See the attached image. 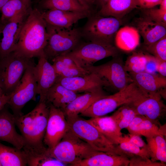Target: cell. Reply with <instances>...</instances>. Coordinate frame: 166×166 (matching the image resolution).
Returning a JSON list of instances; mask_svg holds the SVG:
<instances>
[{
    "instance_id": "cell-1",
    "label": "cell",
    "mask_w": 166,
    "mask_h": 166,
    "mask_svg": "<svg viewBox=\"0 0 166 166\" xmlns=\"http://www.w3.org/2000/svg\"><path fill=\"white\" fill-rule=\"evenodd\" d=\"M47 24L39 9H30L22 26L15 52L29 58L39 57L44 53L48 35Z\"/></svg>"
},
{
    "instance_id": "cell-2",
    "label": "cell",
    "mask_w": 166,
    "mask_h": 166,
    "mask_svg": "<svg viewBox=\"0 0 166 166\" xmlns=\"http://www.w3.org/2000/svg\"><path fill=\"white\" fill-rule=\"evenodd\" d=\"M49 113V106L46 102L39 101L35 107L27 114L14 117L16 125L25 142L23 147L42 150L46 147L43 140Z\"/></svg>"
},
{
    "instance_id": "cell-3",
    "label": "cell",
    "mask_w": 166,
    "mask_h": 166,
    "mask_svg": "<svg viewBox=\"0 0 166 166\" xmlns=\"http://www.w3.org/2000/svg\"><path fill=\"white\" fill-rule=\"evenodd\" d=\"M50 156L66 165L73 166L94 155L97 151L69 129L51 150Z\"/></svg>"
},
{
    "instance_id": "cell-4",
    "label": "cell",
    "mask_w": 166,
    "mask_h": 166,
    "mask_svg": "<svg viewBox=\"0 0 166 166\" xmlns=\"http://www.w3.org/2000/svg\"><path fill=\"white\" fill-rule=\"evenodd\" d=\"M47 24V23H46ZM48 35L44 55L48 60L70 52L81 42V30L72 27L65 28L47 24Z\"/></svg>"
},
{
    "instance_id": "cell-5",
    "label": "cell",
    "mask_w": 166,
    "mask_h": 166,
    "mask_svg": "<svg viewBox=\"0 0 166 166\" xmlns=\"http://www.w3.org/2000/svg\"><path fill=\"white\" fill-rule=\"evenodd\" d=\"M143 92V91L132 82L117 93L107 95L96 101L80 115L90 118L102 116L120 106L132 103Z\"/></svg>"
},
{
    "instance_id": "cell-6",
    "label": "cell",
    "mask_w": 166,
    "mask_h": 166,
    "mask_svg": "<svg viewBox=\"0 0 166 166\" xmlns=\"http://www.w3.org/2000/svg\"><path fill=\"white\" fill-rule=\"evenodd\" d=\"M122 23L121 19L103 17L97 13L91 15L81 30L82 37L89 42L114 45L115 35Z\"/></svg>"
},
{
    "instance_id": "cell-7",
    "label": "cell",
    "mask_w": 166,
    "mask_h": 166,
    "mask_svg": "<svg viewBox=\"0 0 166 166\" xmlns=\"http://www.w3.org/2000/svg\"><path fill=\"white\" fill-rule=\"evenodd\" d=\"M33 58L13 51L0 61V86L4 94L14 90L26 69L34 63Z\"/></svg>"
},
{
    "instance_id": "cell-8",
    "label": "cell",
    "mask_w": 166,
    "mask_h": 166,
    "mask_svg": "<svg viewBox=\"0 0 166 166\" xmlns=\"http://www.w3.org/2000/svg\"><path fill=\"white\" fill-rule=\"evenodd\" d=\"M118 48L114 45L89 42L81 43L70 52L65 54L79 67L85 69L104 58L118 55Z\"/></svg>"
},
{
    "instance_id": "cell-9",
    "label": "cell",
    "mask_w": 166,
    "mask_h": 166,
    "mask_svg": "<svg viewBox=\"0 0 166 166\" xmlns=\"http://www.w3.org/2000/svg\"><path fill=\"white\" fill-rule=\"evenodd\" d=\"M70 129L95 150L117 153L116 145L106 138L88 120L80 117L66 119Z\"/></svg>"
},
{
    "instance_id": "cell-10",
    "label": "cell",
    "mask_w": 166,
    "mask_h": 166,
    "mask_svg": "<svg viewBox=\"0 0 166 166\" xmlns=\"http://www.w3.org/2000/svg\"><path fill=\"white\" fill-rule=\"evenodd\" d=\"M35 65L34 63L26 69L7 104L15 117L23 114L22 110L28 102L36 100L38 93L37 84L33 71Z\"/></svg>"
},
{
    "instance_id": "cell-11",
    "label": "cell",
    "mask_w": 166,
    "mask_h": 166,
    "mask_svg": "<svg viewBox=\"0 0 166 166\" xmlns=\"http://www.w3.org/2000/svg\"><path fill=\"white\" fill-rule=\"evenodd\" d=\"M117 56L105 63L98 65H93L85 69L96 74L106 81L109 86L119 90L133 81L125 70L123 61Z\"/></svg>"
},
{
    "instance_id": "cell-12",
    "label": "cell",
    "mask_w": 166,
    "mask_h": 166,
    "mask_svg": "<svg viewBox=\"0 0 166 166\" xmlns=\"http://www.w3.org/2000/svg\"><path fill=\"white\" fill-rule=\"evenodd\" d=\"M48 104L49 113L43 142L47 150L50 151L61 141L70 128L63 111L50 104Z\"/></svg>"
},
{
    "instance_id": "cell-13",
    "label": "cell",
    "mask_w": 166,
    "mask_h": 166,
    "mask_svg": "<svg viewBox=\"0 0 166 166\" xmlns=\"http://www.w3.org/2000/svg\"><path fill=\"white\" fill-rule=\"evenodd\" d=\"M129 104L134 108L137 115L156 123L166 110V106L159 92L148 93L143 91L137 100Z\"/></svg>"
},
{
    "instance_id": "cell-14",
    "label": "cell",
    "mask_w": 166,
    "mask_h": 166,
    "mask_svg": "<svg viewBox=\"0 0 166 166\" xmlns=\"http://www.w3.org/2000/svg\"><path fill=\"white\" fill-rule=\"evenodd\" d=\"M55 82L77 93L101 92L104 91L103 87L109 86L106 81L96 74L90 72L83 76L72 77H57Z\"/></svg>"
},
{
    "instance_id": "cell-15",
    "label": "cell",
    "mask_w": 166,
    "mask_h": 166,
    "mask_svg": "<svg viewBox=\"0 0 166 166\" xmlns=\"http://www.w3.org/2000/svg\"><path fill=\"white\" fill-rule=\"evenodd\" d=\"M26 15H17L0 21V61L14 51L19 32Z\"/></svg>"
},
{
    "instance_id": "cell-16",
    "label": "cell",
    "mask_w": 166,
    "mask_h": 166,
    "mask_svg": "<svg viewBox=\"0 0 166 166\" xmlns=\"http://www.w3.org/2000/svg\"><path fill=\"white\" fill-rule=\"evenodd\" d=\"M33 71L37 84L38 94L40 95L39 101L46 102L47 93L56 81V72L44 53L39 57L38 63L34 67Z\"/></svg>"
},
{
    "instance_id": "cell-17",
    "label": "cell",
    "mask_w": 166,
    "mask_h": 166,
    "mask_svg": "<svg viewBox=\"0 0 166 166\" xmlns=\"http://www.w3.org/2000/svg\"><path fill=\"white\" fill-rule=\"evenodd\" d=\"M42 13L47 24L65 28L73 27L79 20L91 15L90 11H73L54 9L46 10Z\"/></svg>"
},
{
    "instance_id": "cell-18",
    "label": "cell",
    "mask_w": 166,
    "mask_h": 166,
    "mask_svg": "<svg viewBox=\"0 0 166 166\" xmlns=\"http://www.w3.org/2000/svg\"><path fill=\"white\" fill-rule=\"evenodd\" d=\"M15 118L6 108L0 111V140L12 144L14 147L22 149L25 144L24 139L15 128Z\"/></svg>"
},
{
    "instance_id": "cell-19",
    "label": "cell",
    "mask_w": 166,
    "mask_h": 166,
    "mask_svg": "<svg viewBox=\"0 0 166 166\" xmlns=\"http://www.w3.org/2000/svg\"><path fill=\"white\" fill-rule=\"evenodd\" d=\"M135 27L144 40V46L166 36V27L142 16L136 19Z\"/></svg>"
},
{
    "instance_id": "cell-20",
    "label": "cell",
    "mask_w": 166,
    "mask_h": 166,
    "mask_svg": "<svg viewBox=\"0 0 166 166\" xmlns=\"http://www.w3.org/2000/svg\"><path fill=\"white\" fill-rule=\"evenodd\" d=\"M129 162V158L124 155L97 151L73 166H128Z\"/></svg>"
},
{
    "instance_id": "cell-21",
    "label": "cell",
    "mask_w": 166,
    "mask_h": 166,
    "mask_svg": "<svg viewBox=\"0 0 166 166\" xmlns=\"http://www.w3.org/2000/svg\"><path fill=\"white\" fill-rule=\"evenodd\" d=\"M88 121L116 145L126 140V135L123 136L121 130L111 116L92 117Z\"/></svg>"
},
{
    "instance_id": "cell-22",
    "label": "cell",
    "mask_w": 166,
    "mask_h": 166,
    "mask_svg": "<svg viewBox=\"0 0 166 166\" xmlns=\"http://www.w3.org/2000/svg\"><path fill=\"white\" fill-rule=\"evenodd\" d=\"M106 96L104 91L96 93H85L77 97L63 111L66 119L78 117L95 101Z\"/></svg>"
},
{
    "instance_id": "cell-23",
    "label": "cell",
    "mask_w": 166,
    "mask_h": 166,
    "mask_svg": "<svg viewBox=\"0 0 166 166\" xmlns=\"http://www.w3.org/2000/svg\"><path fill=\"white\" fill-rule=\"evenodd\" d=\"M134 82L141 90L148 93L159 92L166 86L165 77L145 72L128 73Z\"/></svg>"
},
{
    "instance_id": "cell-24",
    "label": "cell",
    "mask_w": 166,
    "mask_h": 166,
    "mask_svg": "<svg viewBox=\"0 0 166 166\" xmlns=\"http://www.w3.org/2000/svg\"><path fill=\"white\" fill-rule=\"evenodd\" d=\"M81 94L55 82L48 90L45 101L63 111L69 103Z\"/></svg>"
},
{
    "instance_id": "cell-25",
    "label": "cell",
    "mask_w": 166,
    "mask_h": 166,
    "mask_svg": "<svg viewBox=\"0 0 166 166\" xmlns=\"http://www.w3.org/2000/svg\"><path fill=\"white\" fill-rule=\"evenodd\" d=\"M137 6V0H109L97 14L103 17L121 19Z\"/></svg>"
},
{
    "instance_id": "cell-26",
    "label": "cell",
    "mask_w": 166,
    "mask_h": 166,
    "mask_svg": "<svg viewBox=\"0 0 166 166\" xmlns=\"http://www.w3.org/2000/svg\"><path fill=\"white\" fill-rule=\"evenodd\" d=\"M140 35L134 26H126L119 29L115 36L116 47L123 51L131 52L139 45Z\"/></svg>"
},
{
    "instance_id": "cell-27",
    "label": "cell",
    "mask_w": 166,
    "mask_h": 166,
    "mask_svg": "<svg viewBox=\"0 0 166 166\" xmlns=\"http://www.w3.org/2000/svg\"><path fill=\"white\" fill-rule=\"evenodd\" d=\"M126 129L129 134L143 136L146 138L158 135H164L157 123L139 115L135 117Z\"/></svg>"
},
{
    "instance_id": "cell-28",
    "label": "cell",
    "mask_w": 166,
    "mask_h": 166,
    "mask_svg": "<svg viewBox=\"0 0 166 166\" xmlns=\"http://www.w3.org/2000/svg\"><path fill=\"white\" fill-rule=\"evenodd\" d=\"M27 164L30 166H64L66 164L49 156L47 148L39 151L23 148Z\"/></svg>"
},
{
    "instance_id": "cell-29",
    "label": "cell",
    "mask_w": 166,
    "mask_h": 166,
    "mask_svg": "<svg viewBox=\"0 0 166 166\" xmlns=\"http://www.w3.org/2000/svg\"><path fill=\"white\" fill-rule=\"evenodd\" d=\"M0 163L2 166H25L27 165L22 149L5 145L0 143Z\"/></svg>"
},
{
    "instance_id": "cell-30",
    "label": "cell",
    "mask_w": 166,
    "mask_h": 166,
    "mask_svg": "<svg viewBox=\"0 0 166 166\" xmlns=\"http://www.w3.org/2000/svg\"><path fill=\"white\" fill-rule=\"evenodd\" d=\"M150 159L153 161L166 162V142L164 136L158 135L146 138Z\"/></svg>"
},
{
    "instance_id": "cell-31",
    "label": "cell",
    "mask_w": 166,
    "mask_h": 166,
    "mask_svg": "<svg viewBox=\"0 0 166 166\" xmlns=\"http://www.w3.org/2000/svg\"><path fill=\"white\" fill-rule=\"evenodd\" d=\"M24 0H8L1 9L0 21L5 22L17 15H26L31 8Z\"/></svg>"
},
{
    "instance_id": "cell-32",
    "label": "cell",
    "mask_w": 166,
    "mask_h": 166,
    "mask_svg": "<svg viewBox=\"0 0 166 166\" xmlns=\"http://www.w3.org/2000/svg\"><path fill=\"white\" fill-rule=\"evenodd\" d=\"M41 4L42 7L46 10L54 9L73 11H90L77 0H42Z\"/></svg>"
},
{
    "instance_id": "cell-33",
    "label": "cell",
    "mask_w": 166,
    "mask_h": 166,
    "mask_svg": "<svg viewBox=\"0 0 166 166\" xmlns=\"http://www.w3.org/2000/svg\"><path fill=\"white\" fill-rule=\"evenodd\" d=\"M137 115L134 108L127 104L121 106L111 116L121 130L126 128Z\"/></svg>"
},
{
    "instance_id": "cell-34",
    "label": "cell",
    "mask_w": 166,
    "mask_h": 166,
    "mask_svg": "<svg viewBox=\"0 0 166 166\" xmlns=\"http://www.w3.org/2000/svg\"><path fill=\"white\" fill-rule=\"evenodd\" d=\"M52 61V64L57 74V77H72L86 75L90 72L81 67L70 68L65 65L59 58L56 57Z\"/></svg>"
},
{
    "instance_id": "cell-35",
    "label": "cell",
    "mask_w": 166,
    "mask_h": 166,
    "mask_svg": "<svg viewBox=\"0 0 166 166\" xmlns=\"http://www.w3.org/2000/svg\"><path fill=\"white\" fill-rule=\"evenodd\" d=\"M147 54L141 52H134L128 57L124 64V68L128 73H138L144 72Z\"/></svg>"
},
{
    "instance_id": "cell-36",
    "label": "cell",
    "mask_w": 166,
    "mask_h": 166,
    "mask_svg": "<svg viewBox=\"0 0 166 166\" xmlns=\"http://www.w3.org/2000/svg\"><path fill=\"white\" fill-rule=\"evenodd\" d=\"M116 150L117 153L125 155L129 158L133 155L150 158L148 150L140 148L131 143L128 140V136L127 140L116 145Z\"/></svg>"
},
{
    "instance_id": "cell-37",
    "label": "cell",
    "mask_w": 166,
    "mask_h": 166,
    "mask_svg": "<svg viewBox=\"0 0 166 166\" xmlns=\"http://www.w3.org/2000/svg\"><path fill=\"white\" fill-rule=\"evenodd\" d=\"M144 47L146 51L159 61H166V36Z\"/></svg>"
},
{
    "instance_id": "cell-38",
    "label": "cell",
    "mask_w": 166,
    "mask_h": 166,
    "mask_svg": "<svg viewBox=\"0 0 166 166\" xmlns=\"http://www.w3.org/2000/svg\"><path fill=\"white\" fill-rule=\"evenodd\" d=\"M153 8L142 9V16L166 27V11Z\"/></svg>"
},
{
    "instance_id": "cell-39",
    "label": "cell",
    "mask_w": 166,
    "mask_h": 166,
    "mask_svg": "<svg viewBox=\"0 0 166 166\" xmlns=\"http://www.w3.org/2000/svg\"><path fill=\"white\" fill-rule=\"evenodd\" d=\"M128 166H165L166 164L157 161H153L150 158L133 155L129 158Z\"/></svg>"
},
{
    "instance_id": "cell-40",
    "label": "cell",
    "mask_w": 166,
    "mask_h": 166,
    "mask_svg": "<svg viewBox=\"0 0 166 166\" xmlns=\"http://www.w3.org/2000/svg\"><path fill=\"white\" fill-rule=\"evenodd\" d=\"M160 61L153 56L147 54L144 72L150 74H156L158 72Z\"/></svg>"
},
{
    "instance_id": "cell-41",
    "label": "cell",
    "mask_w": 166,
    "mask_h": 166,
    "mask_svg": "<svg viewBox=\"0 0 166 166\" xmlns=\"http://www.w3.org/2000/svg\"><path fill=\"white\" fill-rule=\"evenodd\" d=\"M128 140L139 147L149 150L147 143H145L140 136L129 133L128 135Z\"/></svg>"
},
{
    "instance_id": "cell-42",
    "label": "cell",
    "mask_w": 166,
    "mask_h": 166,
    "mask_svg": "<svg viewBox=\"0 0 166 166\" xmlns=\"http://www.w3.org/2000/svg\"><path fill=\"white\" fill-rule=\"evenodd\" d=\"M162 0H137V6L142 9L153 8L159 5Z\"/></svg>"
},
{
    "instance_id": "cell-43",
    "label": "cell",
    "mask_w": 166,
    "mask_h": 166,
    "mask_svg": "<svg viewBox=\"0 0 166 166\" xmlns=\"http://www.w3.org/2000/svg\"><path fill=\"white\" fill-rule=\"evenodd\" d=\"M12 92L8 94H4L0 96V111L7 104L12 96Z\"/></svg>"
},
{
    "instance_id": "cell-44",
    "label": "cell",
    "mask_w": 166,
    "mask_h": 166,
    "mask_svg": "<svg viewBox=\"0 0 166 166\" xmlns=\"http://www.w3.org/2000/svg\"><path fill=\"white\" fill-rule=\"evenodd\" d=\"M158 72L160 75L164 77L166 76V61H160Z\"/></svg>"
},
{
    "instance_id": "cell-45",
    "label": "cell",
    "mask_w": 166,
    "mask_h": 166,
    "mask_svg": "<svg viewBox=\"0 0 166 166\" xmlns=\"http://www.w3.org/2000/svg\"><path fill=\"white\" fill-rule=\"evenodd\" d=\"M77 0L82 5L89 10H90L91 6L94 4H96V0Z\"/></svg>"
},
{
    "instance_id": "cell-46",
    "label": "cell",
    "mask_w": 166,
    "mask_h": 166,
    "mask_svg": "<svg viewBox=\"0 0 166 166\" xmlns=\"http://www.w3.org/2000/svg\"><path fill=\"white\" fill-rule=\"evenodd\" d=\"M109 0H96V4L98 5L100 8L103 6Z\"/></svg>"
},
{
    "instance_id": "cell-47",
    "label": "cell",
    "mask_w": 166,
    "mask_h": 166,
    "mask_svg": "<svg viewBox=\"0 0 166 166\" xmlns=\"http://www.w3.org/2000/svg\"><path fill=\"white\" fill-rule=\"evenodd\" d=\"M159 5L160 9L166 11V0H162Z\"/></svg>"
},
{
    "instance_id": "cell-48",
    "label": "cell",
    "mask_w": 166,
    "mask_h": 166,
    "mask_svg": "<svg viewBox=\"0 0 166 166\" xmlns=\"http://www.w3.org/2000/svg\"><path fill=\"white\" fill-rule=\"evenodd\" d=\"M8 0H0V11Z\"/></svg>"
},
{
    "instance_id": "cell-49",
    "label": "cell",
    "mask_w": 166,
    "mask_h": 166,
    "mask_svg": "<svg viewBox=\"0 0 166 166\" xmlns=\"http://www.w3.org/2000/svg\"><path fill=\"white\" fill-rule=\"evenodd\" d=\"M31 0H24V1L26 3V4L30 6V2Z\"/></svg>"
},
{
    "instance_id": "cell-50",
    "label": "cell",
    "mask_w": 166,
    "mask_h": 166,
    "mask_svg": "<svg viewBox=\"0 0 166 166\" xmlns=\"http://www.w3.org/2000/svg\"><path fill=\"white\" fill-rule=\"evenodd\" d=\"M4 94L0 86V96Z\"/></svg>"
},
{
    "instance_id": "cell-51",
    "label": "cell",
    "mask_w": 166,
    "mask_h": 166,
    "mask_svg": "<svg viewBox=\"0 0 166 166\" xmlns=\"http://www.w3.org/2000/svg\"><path fill=\"white\" fill-rule=\"evenodd\" d=\"M0 166H2L1 163H0Z\"/></svg>"
}]
</instances>
